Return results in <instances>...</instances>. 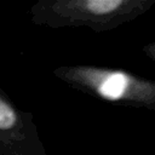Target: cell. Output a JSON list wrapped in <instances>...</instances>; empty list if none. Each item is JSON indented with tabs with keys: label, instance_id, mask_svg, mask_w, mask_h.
Returning <instances> with one entry per match:
<instances>
[{
	"label": "cell",
	"instance_id": "3957f363",
	"mask_svg": "<svg viewBox=\"0 0 155 155\" xmlns=\"http://www.w3.org/2000/svg\"><path fill=\"white\" fill-rule=\"evenodd\" d=\"M0 155H46L33 115L0 90Z\"/></svg>",
	"mask_w": 155,
	"mask_h": 155
},
{
	"label": "cell",
	"instance_id": "6da1fadb",
	"mask_svg": "<svg viewBox=\"0 0 155 155\" xmlns=\"http://www.w3.org/2000/svg\"><path fill=\"white\" fill-rule=\"evenodd\" d=\"M154 5L155 0H38L29 13L35 25L104 33L137 19Z\"/></svg>",
	"mask_w": 155,
	"mask_h": 155
},
{
	"label": "cell",
	"instance_id": "7a4b0ae2",
	"mask_svg": "<svg viewBox=\"0 0 155 155\" xmlns=\"http://www.w3.org/2000/svg\"><path fill=\"white\" fill-rule=\"evenodd\" d=\"M52 74L71 88L96 98L155 111V81L127 70L78 64L56 67Z\"/></svg>",
	"mask_w": 155,
	"mask_h": 155
},
{
	"label": "cell",
	"instance_id": "277c9868",
	"mask_svg": "<svg viewBox=\"0 0 155 155\" xmlns=\"http://www.w3.org/2000/svg\"><path fill=\"white\" fill-rule=\"evenodd\" d=\"M142 51L148 58H150L153 62H155V42H150V44L144 45L142 47Z\"/></svg>",
	"mask_w": 155,
	"mask_h": 155
}]
</instances>
